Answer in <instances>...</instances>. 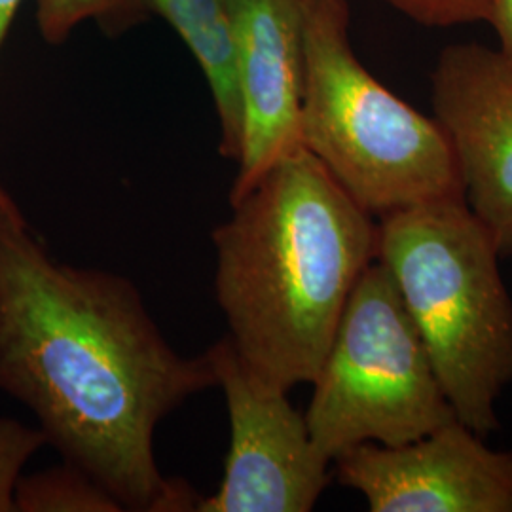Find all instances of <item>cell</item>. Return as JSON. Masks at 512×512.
<instances>
[{
    "label": "cell",
    "instance_id": "obj_7",
    "mask_svg": "<svg viewBox=\"0 0 512 512\" xmlns=\"http://www.w3.org/2000/svg\"><path fill=\"white\" fill-rule=\"evenodd\" d=\"M332 463L372 512H512V452L459 420L401 446L359 444Z\"/></svg>",
    "mask_w": 512,
    "mask_h": 512
},
{
    "label": "cell",
    "instance_id": "obj_9",
    "mask_svg": "<svg viewBox=\"0 0 512 512\" xmlns=\"http://www.w3.org/2000/svg\"><path fill=\"white\" fill-rule=\"evenodd\" d=\"M243 135L230 202L302 147L306 0H230Z\"/></svg>",
    "mask_w": 512,
    "mask_h": 512
},
{
    "label": "cell",
    "instance_id": "obj_13",
    "mask_svg": "<svg viewBox=\"0 0 512 512\" xmlns=\"http://www.w3.org/2000/svg\"><path fill=\"white\" fill-rule=\"evenodd\" d=\"M46 444L40 427L0 418V512H16V490L23 469Z\"/></svg>",
    "mask_w": 512,
    "mask_h": 512
},
{
    "label": "cell",
    "instance_id": "obj_2",
    "mask_svg": "<svg viewBox=\"0 0 512 512\" xmlns=\"http://www.w3.org/2000/svg\"><path fill=\"white\" fill-rule=\"evenodd\" d=\"M230 205L213 230L226 336L262 382L283 391L311 384L378 258V224L304 147Z\"/></svg>",
    "mask_w": 512,
    "mask_h": 512
},
{
    "label": "cell",
    "instance_id": "obj_11",
    "mask_svg": "<svg viewBox=\"0 0 512 512\" xmlns=\"http://www.w3.org/2000/svg\"><path fill=\"white\" fill-rule=\"evenodd\" d=\"M122 511L109 490L69 461L21 476L16 490V512Z\"/></svg>",
    "mask_w": 512,
    "mask_h": 512
},
{
    "label": "cell",
    "instance_id": "obj_15",
    "mask_svg": "<svg viewBox=\"0 0 512 512\" xmlns=\"http://www.w3.org/2000/svg\"><path fill=\"white\" fill-rule=\"evenodd\" d=\"M488 23L494 27L499 48L512 55V0H494Z\"/></svg>",
    "mask_w": 512,
    "mask_h": 512
},
{
    "label": "cell",
    "instance_id": "obj_1",
    "mask_svg": "<svg viewBox=\"0 0 512 512\" xmlns=\"http://www.w3.org/2000/svg\"><path fill=\"white\" fill-rule=\"evenodd\" d=\"M215 385L205 353L171 348L128 277L59 262L18 205L0 207V389L63 461L124 511H196L202 497L162 475L154 433Z\"/></svg>",
    "mask_w": 512,
    "mask_h": 512
},
{
    "label": "cell",
    "instance_id": "obj_8",
    "mask_svg": "<svg viewBox=\"0 0 512 512\" xmlns=\"http://www.w3.org/2000/svg\"><path fill=\"white\" fill-rule=\"evenodd\" d=\"M435 120L456 156L463 200L512 255V55L450 46L431 76Z\"/></svg>",
    "mask_w": 512,
    "mask_h": 512
},
{
    "label": "cell",
    "instance_id": "obj_3",
    "mask_svg": "<svg viewBox=\"0 0 512 512\" xmlns=\"http://www.w3.org/2000/svg\"><path fill=\"white\" fill-rule=\"evenodd\" d=\"M499 249L463 198L423 203L378 224V260L412 317L456 418L499 429L512 384V298Z\"/></svg>",
    "mask_w": 512,
    "mask_h": 512
},
{
    "label": "cell",
    "instance_id": "obj_6",
    "mask_svg": "<svg viewBox=\"0 0 512 512\" xmlns=\"http://www.w3.org/2000/svg\"><path fill=\"white\" fill-rule=\"evenodd\" d=\"M203 353L226 399L230 450L219 492L196 511H311L329 486L330 461L313 444L306 414L289 391L256 378L228 336Z\"/></svg>",
    "mask_w": 512,
    "mask_h": 512
},
{
    "label": "cell",
    "instance_id": "obj_12",
    "mask_svg": "<svg viewBox=\"0 0 512 512\" xmlns=\"http://www.w3.org/2000/svg\"><path fill=\"white\" fill-rule=\"evenodd\" d=\"M147 0H38L37 21L42 37L61 44L76 25L95 19L109 29L128 27L147 16Z\"/></svg>",
    "mask_w": 512,
    "mask_h": 512
},
{
    "label": "cell",
    "instance_id": "obj_10",
    "mask_svg": "<svg viewBox=\"0 0 512 512\" xmlns=\"http://www.w3.org/2000/svg\"><path fill=\"white\" fill-rule=\"evenodd\" d=\"M147 8L164 18L196 57L219 118L220 156L238 164L243 110L230 0H147Z\"/></svg>",
    "mask_w": 512,
    "mask_h": 512
},
{
    "label": "cell",
    "instance_id": "obj_4",
    "mask_svg": "<svg viewBox=\"0 0 512 512\" xmlns=\"http://www.w3.org/2000/svg\"><path fill=\"white\" fill-rule=\"evenodd\" d=\"M302 147L374 219L463 198L435 118L397 97L351 48L348 0H306Z\"/></svg>",
    "mask_w": 512,
    "mask_h": 512
},
{
    "label": "cell",
    "instance_id": "obj_16",
    "mask_svg": "<svg viewBox=\"0 0 512 512\" xmlns=\"http://www.w3.org/2000/svg\"><path fill=\"white\" fill-rule=\"evenodd\" d=\"M21 2L23 0H0V46H2V40L6 37ZM0 207H16V203L2 188V184H0Z\"/></svg>",
    "mask_w": 512,
    "mask_h": 512
},
{
    "label": "cell",
    "instance_id": "obj_14",
    "mask_svg": "<svg viewBox=\"0 0 512 512\" xmlns=\"http://www.w3.org/2000/svg\"><path fill=\"white\" fill-rule=\"evenodd\" d=\"M406 18L427 27L490 21L494 0H385Z\"/></svg>",
    "mask_w": 512,
    "mask_h": 512
},
{
    "label": "cell",
    "instance_id": "obj_5",
    "mask_svg": "<svg viewBox=\"0 0 512 512\" xmlns=\"http://www.w3.org/2000/svg\"><path fill=\"white\" fill-rule=\"evenodd\" d=\"M306 421L330 463L365 442L401 446L458 420L412 317L376 258L349 296Z\"/></svg>",
    "mask_w": 512,
    "mask_h": 512
}]
</instances>
